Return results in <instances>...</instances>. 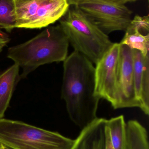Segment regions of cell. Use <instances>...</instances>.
Returning a JSON list of instances; mask_svg holds the SVG:
<instances>
[{
  "mask_svg": "<svg viewBox=\"0 0 149 149\" xmlns=\"http://www.w3.org/2000/svg\"><path fill=\"white\" fill-rule=\"evenodd\" d=\"M61 91L70 120L81 130L97 118L100 99L95 94V67L74 51L63 63Z\"/></svg>",
  "mask_w": 149,
  "mask_h": 149,
  "instance_id": "cell-1",
  "label": "cell"
},
{
  "mask_svg": "<svg viewBox=\"0 0 149 149\" xmlns=\"http://www.w3.org/2000/svg\"><path fill=\"white\" fill-rule=\"evenodd\" d=\"M69 44L60 24L50 26L28 41L9 48L7 57L22 68L21 78H25L41 65L64 61Z\"/></svg>",
  "mask_w": 149,
  "mask_h": 149,
  "instance_id": "cell-2",
  "label": "cell"
},
{
  "mask_svg": "<svg viewBox=\"0 0 149 149\" xmlns=\"http://www.w3.org/2000/svg\"><path fill=\"white\" fill-rule=\"evenodd\" d=\"M59 22L74 51L95 65L114 43L75 5H70Z\"/></svg>",
  "mask_w": 149,
  "mask_h": 149,
  "instance_id": "cell-3",
  "label": "cell"
},
{
  "mask_svg": "<svg viewBox=\"0 0 149 149\" xmlns=\"http://www.w3.org/2000/svg\"><path fill=\"white\" fill-rule=\"evenodd\" d=\"M75 139L20 121L0 119V144L12 149H72Z\"/></svg>",
  "mask_w": 149,
  "mask_h": 149,
  "instance_id": "cell-4",
  "label": "cell"
},
{
  "mask_svg": "<svg viewBox=\"0 0 149 149\" xmlns=\"http://www.w3.org/2000/svg\"><path fill=\"white\" fill-rule=\"evenodd\" d=\"M134 0H68L76 6L104 33L125 32L132 20V12L126 6Z\"/></svg>",
  "mask_w": 149,
  "mask_h": 149,
  "instance_id": "cell-5",
  "label": "cell"
},
{
  "mask_svg": "<svg viewBox=\"0 0 149 149\" xmlns=\"http://www.w3.org/2000/svg\"><path fill=\"white\" fill-rule=\"evenodd\" d=\"M16 28L40 29L54 24L69 8L68 0H15Z\"/></svg>",
  "mask_w": 149,
  "mask_h": 149,
  "instance_id": "cell-6",
  "label": "cell"
},
{
  "mask_svg": "<svg viewBox=\"0 0 149 149\" xmlns=\"http://www.w3.org/2000/svg\"><path fill=\"white\" fill-rule=\"evenodd\" d=\"M120 43H113L95 67V94L115 109H121L118 77Z\"/></svg>",
  "mask_w": 149,
  "mask_h": 149,
  "instance_id": "cell-7",
  "label": "cell"
},
{
  "mask_svg": "<svg viewBox=\"0 0 149 149\" xmlns=\"http://www.w3.org/2000/svg\"><path fill=\"white\" fill-rule=\"evenodd\" d=\"M120 45L118 77L120 107L139 109L134 87L132 50L126 45Z\"/></svg>",
  "mask_w": 149,
  "mask_h": 149,
  "instance_id": "cell-8",
  "label": "cell"
},
{
  "mask_svg": "<svg viewBox=\"0 0 149 149\" xmlns=\"http://www.w3.org/2000/svg\"><path fill=\"white\" fill-rule=\"evenodd\" d=\"M134 87L139 109L149 114V54L144 56L138 50H132Z\"/></svg>",
  "mask_w": 149,
  "mask_h": 149,
  "instance_id": "cell-9",
  "label": "cell"
},
{
  "mask_svg": "<svg viewBox=\"0 0 149 149\" xmlns=\"http://www.w3.org/2000/svg\"><path fill=\"white\" fill-rule=\"evenodd\" d=\"M106 120L97 118L81 130L72 149H105Z\"/></svg>",
  "mask_w": 149,
  "mask_h": 149,
  "instance_id": "cell-10",
  "label": "cell"
},
{
  "mask_svg": "<svg viewBox=\"0 0 149 149\" xmlns=\"http://www.w3.org/2000/svg\"><path fill=\"white\" fill-rule=\"evenodd\" d=\"M19 68L14 63L0 73V119L5 116L16 85L21 79Z\"/></svg>",
  "mask_w": 149,
  "mask_h": 149,
  "instance_id": "cell-11",
  "label": "cell"
},
{
  "mask_svg": "<svg viewBox=\"0 0 149 149\" xmlns=\"http://www.w3.org/2000/svg\"><path fill=\"white\" fill-rule=\"evenodd\" d=\"M126 149H149L148 132L137 120L126 123Z\"/></svg>",
  "mask_w": 149,
  "mask_h": 149,
  "instance_id": "cell-12",
  "label": "cell"
},
{
  "mask_svg": "<svg viewBox=\"0 0 149 149\" xmlns=\"http://www.w3.org/2000/svg\"><path fill=\"white\" fill-rule=\"evenodd\" d=\"M106 127L114 149H126V123L124 116L106 120Z\"/></svg>",
  "mask_w": 149,
  "mask_h": 149,
  "instance_id": "cell-13",
  "label": "cell"
},
{
  "mask_svg": "<svg viewBox=\"0 0 149 149\" xmlns=\"http://www.w3.org/2000/svg\"><path fill=\"white\" fill-rule=\"evenodd\" d=\"M124 36L120 42L132 50H138L144 56L149 54V33L143 34L136 29L127 28Z\"/></svg>",
  "mask_w": 149,
  "mask_h": 149,
  "instance_id": "cell-14",
  "label": "cell"
},
{
  "mask_svg": "<svg viewBox=\"0 0 149 149\" xmlns=\"http://www.w3.org/2000/svg\"><path fill=\"white\" fill-rule=\"evenodd\" d=\"M0 28L9 33L16 28L15 0H0Z\"/></svg>",
  "mask_w": 149,
  "mask_h": 149,
  "instance_id": "cell-15",
  "label": "cell"
},
{
  "mask_svg": "<svg viewBox=\"0 0 149 149\" xmlns=\"http://www.w3.org/2000/svg\"><path fill=\"white\" fill-rule=\"evenodd\" d=\"M127 28L136 29L145 34L149 33V15L140 16L136 15L132 19Z\"/></svg>",
  "mask_w": 149,
  "mask_h": 149,
  "instance_id": "cell-16",
  "label": "cell"
},
{
  "mask_svg": "<svg viewBox=\"0 0 149 149\" xmlns=\"http://www.w3.org/2000/svg\"><path fill=\"white\" fill-rule=\"evenodd\" d=\"M105 149H114L110 138L109 131L105 126Z\"/></svg>",
  "mask_w": 149,
  "mask_h": 149,
  "instance_id": "cell-17",
  "label": "cell"
},
{
  "mask_svg": "<svg viewBox=\"0 0 149 149\" xmlns=\"http://www.w3.org/2000/svg\"><path fill=\"white\" fill-rule=\"evenodd\" d=\"M10 39L8 35L0 29V42H6L8 43Z\"/></svg>",
  "mask_w": 149,
  "mask_h": 149,
  "instance_id": "cell-18",
  "label": "cell"
},
{
  "mask_svg": "<svg viewBox=\"0 0 149 149\" xmlns=\"http://www.w3.org/2000/svg\"><path fill=\"white\" fill-rule=\"evenodd\" d=\"M6 42H0V53L2 51L4 47L8 44Z\"/></svg>",
  "mask_w": 149,
  "mask_h": 149,
  "instance_id": "cell-19",
  "label": "cell"
},
{
  "mask_svg": "<svg viewBox=\"0 0 149 149\" xmlns=\"http://www.w3.org/2000/svg\"><path fill=\"white\" fill-rule=\"evenodd\" d=\"M0 149H5V146L1 144H0Z\"/></svg>",
  "mask_w": 149,
  "mask_h": 149,
  "instance_id": "cell-20",
  "label": "cell"
},
{
  "mask_svg": "<svg viewBox=\"0 0 149 149\" xmlns=\"http://www.w3.org/2000/svg\"><path fill=\"white\" fill-rule=\"evenodd\" d=\"M5 149H10V148H8V147H6V146H5Z\"/></svg>",
  "mask_w": 149,
  "mask_h": 149,
  "instance_id": "cell-21",
  "label": "cell"
}]
</instances>
